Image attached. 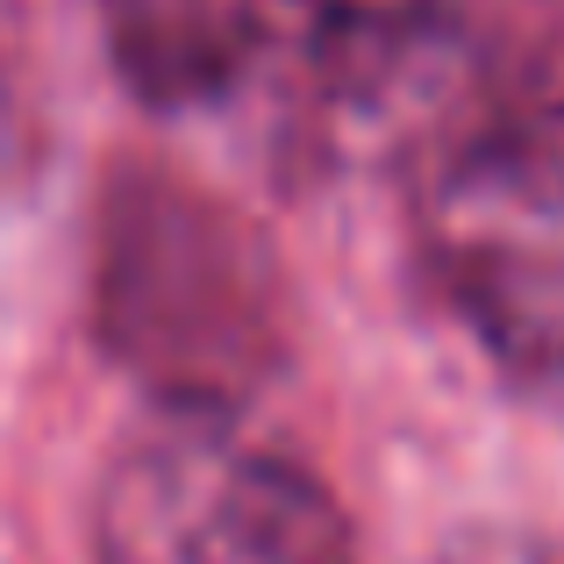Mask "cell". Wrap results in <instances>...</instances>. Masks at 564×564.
<instances>
[{
    "instance_id": "1",
    "label": "cell",
    "mask_w": 564,
    "mask_h": 564,
    "mask_svg": "<svg viewBox=\"0 0 564 564\" xmlns=\"http://www.w3.org/2000/svg\"><path fill=\"white\" fill-rule=\"evenodd\" d=\"M165 115L236 129L286 165L429 151L479 94V57L436 0H172L122 36Z\"/></svg>"
},
{
    "instance_id": "2",
    "label": "cell",
    "mask_w": 564,
    "mask_h": 564,
    "mask_svg": "<svg viewBox=\"0 0 564 564\" xmlns=\"http://www.w3.org/2000/svg\"><path fill=\"white\" fill-rule=\"evenodd\" d=\"M422 258L514 379L564 393V79L471 94L422 151Z\"/></svg>"
},
{
    "instance_id": "3",
    "label": "cell",
    "mask_w": 564,
    "mask_h": 564,
    "mask_svg": "<svg viewBox=\"0 0 564 564\" xmlns=\"http://www.w3.org/2000/svg\"><path fill=\"white\" fill-rule=\"evenodd\" d=\"M100 336L158 408H221L272 365V264L243 221L165 180H129L100 221Z\"/></svg>"
},
{
    "instance_id": "4",
    "label": "cell",
    "mask_w": 564,
    "mask_h": 564,
    "mask_svg": "<svg viewBox=\"0 0 564 564\" xmlns=\"http://www.w3.org/2000/svg\"><path fill=\"white\" fill-rule=\"evenodd\" d=\"M94 564H358L336 494L221 408H158L108 465Z\"/></svg>"
},
{
    "instance_id": "5",
    "label": "cell",
    "mask_w": 564,
    "mask_h": 564,
    "mask_svg": "<svg viewBox=\"0 0 564 564\" xmlns=\"http://www.w3.org/2000/svg\"><path fill=\"white\" fill-rule=\"evenodd\" d=\"M14 165H22V115H14V94L0 79V186L14 180Z\"/></svg>"
}]
</instances>
